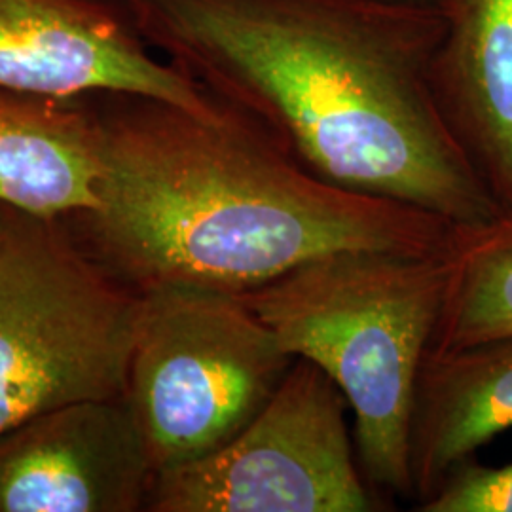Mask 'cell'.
<instances>
[{"label": "cell", "mask_w": 512, "mask_h": 512, "mask_svg": "<svg viewBox=\"0 0 512 512\" xmlns=\"http://www.w3.org/2000/svg\"><path fill=\"white\" fill-rule=\"evenodd\" d=\"M148 46L253 114L298 164L456 226L503 213L435 105L440 8L391 0H128Z\"/></svg>", "instance_id": "6da1fadb"}, {"label": "cell", "mask_w": 512, "mask_h": 512, "mask_svg": "<svg viewBox=\"0 0 512 512\" xmlns=\"http://www.w3.org/2000/svg\"><path fill=\"white\" fill-rule=\"evenodd\" d=\"M82 99L95 205L61 219L137 293H249L317 256L433 253L458 238L433 213L317 179L219 93L205 109L114 90Z\"/></svg>", "instance_id": "7a4b0ae2"}, {"label": "cell", "mask_w": 512, "mask_h": 512, "mask_svg": "<svg viewBox=\"0 0 512 512\" xmlns=\"http://www.w3.org/2000/svg\"><path fill=\"white\" fill-rule=\"evenodd\" d=\"M459 234L433 253L353 249L317 256L238 294L289 355L319 366L342 389L355 414L366 482L403 499H414V391L433 348Z\"/></svg>", "instance_id": "3957f363"}, {"label": "cell", "mask_w": 512, "mask_h": 512, "mask_svg": "<svg viewBox=\"0 0 512 512\" xmlns=\"http://www.w3.org/2000/svg\"><path fill=\"white\" fill-rule=\"evenodd\" d=\"M143 294L67 222L0 203V435L65 404L126 395Z\"/></svg>", "instance_id": "277c9868"}, {"label": "cell", "mask_w": 512, "mask_h": 512, "mask_svg": "<svg viewBox=\"0 0 512 512\" xmlns=\"http://www.w3.org/2000/svg\"><path fill=\"white\" fill-rule=\"evenodd\" d=\"M293 363L238 294H143L126 399L154 475L226 446L272 399Z\"/></svg>", "instance_id": "5b68a950"}, {"label": "cell", "mask_w": 512, "mask_h": 512, "mask_svg": "<svg viewBox=\"0 0 512 512\" xmlns=\"http://www.w3.org/2000/svg\"><path fill=\"white\" fill-rule=\"evenodd\" d=\"M348 406L325 370L296 357L272 399L226 446L154 475L145 511H378L353 458Z\"/></svg>", "instance_id": "8992f818"}, {"label": "cell", "mask_w": 512, "mask_h": 512, "mask_svg": "<svg viewBox=\"0 0 512 512\" xmlns=\"http://www.w3.org/2000/svg\"><path fill=\"white\" fill-rule=\"evenodd\" d=\"M128 8L103 0H0V88L57 99L135 92L205 109L211 92L150 54Z\"/></svg>", "instance_id": "52a82bcc"}, {"label": "cell", "mask_w": 512, "mask_h": 512, "mask_svg": "<svg viewBox=\"0 0 512 512\" xmlns=\"http://www.w3.org/2000/svg\"><path fill=\"white\" fill-rule=\"evenodd\" d=\"M154 467L126 395L65 404L0 435V512H137Z\"/></svg>", "instance_id": "ba28073f"}, {"label": "cell", "mask_w": 512, "mask_h": 512, "mask_svg": "<svg viewBox=\"0 0 512 512\" xmlns=\"http://www.w3.org/2000/svg\"><path fill=\"white\" fill-rule=\"evenodd\" d=\"M429 84L439 114L503 215H512V0H444Z\"/></svg>", "instance_id": "9c48e42d"}, {"label": "cell", "mask_w": 512, "mask_h": 512, "mask_svg": "<svg viewBox=\"0 0 512 512\" xmlns=\"http://www.w3.org/2000/svg\"><path fill=\"white\" fill-rule=\"evenodd\" d=\"M512 429V338L429 349L408 423V471L421 505L459 463Z\"/></svg>", "instance_id": "30bf717a"}, {"label": "cell", "mask_w": 512, "mask_h": 512, "mask_svg": "<svg viewBox=\"0 0 512 512\" xmlns=\"http://www.w3.org/2000/svg\"><path fill=\"white\" fill-rule=\"evenodd\" d=\"M95 139L82 97L0 88V203L42 217L95 205Z\"/></svg>", "instance_id": "8fae6325"}, {"label": "cell", "mask_w": 512, "mask_h": 512, "mask_svg": "<svg viewBox=\"0 0 512 512\" xmlns=\"http://www.w3.org/2000/svg\"><path fill=\"white\" fill-rule=\"evenodd\" d=\"M512 338V215L463 226L433 348Z\"/></svg>", "instance_id": "7c38bea8"}, {"label": "cell", "mask_w": 512, "mask_h": 512, "mask_svg": "<svg viewBox=\"0 0 512 512\" xmlns=\"http://www.w3.org/2000/svg\"><path fill=\"white\" fill-rule=\"evenodd\" d=\"M420 512H512V463L486 467L475 458L459 463Z\"/></svg>", "instance_id": "4fadbf2b"}, {"label": "cell", "mask_w": 512, "mask_h": 512, "mask_svg": "<svg viewBox=\"0 0 512 512\" xmlns=\"http://www.w3.org/2000/svg\"><path fill=\"white\" fill-rule=\"evenodd\" d=\"M391 2H401V4H414V6H431V8H440L444 0H391Z\"/></svg>", "instance_id": "5bb4252c"}, {"label": "cell", "mask_w": 512, "mask_h": 512, "mask_svg": "<svg viewBox=\"0 0 512 512\" xmlns=\"http://www.w3.org/2000/svg\"><path fill=\"white\" fill-rule=\"evenodd\" d=\"M103 2H116V4H126L128 0H103Z\"/></svg>", "instance_id": "9a60e30c"}]
</instances>
